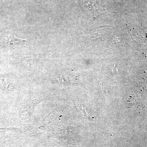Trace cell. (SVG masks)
Listing matches in <instances>:
<instances>
[{
	"mask_svg": "<svg viewBox=\"0 0 147 147\" xmlns=\"http://www.w3.org/2000/svg\"><path fill=\"white\" fill-rule=\"evenodd\" d=\"M84 6L87 10L95 16L105 13L106 11L102 7L96 3L90 0H84L83 1Z\"/></svg>",
	"mask_w": 147,
	"mask_h": 147,
	"instance_id": "6da1fadb",
	"label": "cell"
},
{
	"mask_svg": "<svg viewBox=\"0 0 147 147\" xmlns=\"http://www.w3.org/2000/svg\"><path fill=\"white\" fill-rule=\"evenodd\" d=\"M26 40L22 39L15 36L14 35H9L6 37L5 41L6 43L9 44H13L18 43L22 41H26Z\"/></svg>",
	"mask_w": 147,
	"mask_h": 147,
	"instance_id": "7a4b0ae2",
	"label": "cell"
},
{
	"mask_svg": "<svg viewBox=\"0 0 147 147\" xmlns=\"http://www.w3.org/2000/svg\"><path fill=\"white\" fill-rule=\"evenodd\" d=\"M0 30H1V28H0Z\"/></svg>",
	"mask_w": 147,
	"mask_h": 147,
	"instance_id": "3957f363",
	"label": "cell"
}]
</instances>
